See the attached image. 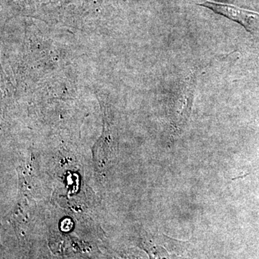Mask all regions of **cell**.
Instances as JSON below:
<instances>
[{
	"label": "cell",
	"instance_id": "1",
	"mask_svg": "<svg viewBox=\"0 0 259 259\" xmlns=\"http://www.w3.org/2000/svg\"><path fill=\"white\" fill-rule=\"evenodd\" d=\"M145 249L151 259H193L188 241L161 236L145 241Z\"/></svg>",
	"mask_w": 259,
	"mask_h": 259
},
{
	"label": "cell",
	"instance_id": "2",
	"mask_svg": "<svg viewBox=\"0 0 259 259\" xmlns=\"http://www.w3.org/2000/svg\"><path fill=\"white\" fill-rule=\"evenodd\" d=\"M199 6L204 7L212 10L216 14L223 15L226 18L240 24L250 33H253V23L259 18V13L238 8L235 5L216 3V2L207 1L197 4Z\"/></svg>",
	"mask_w": 259,
	"mask_h": 259
}]
</instances>
